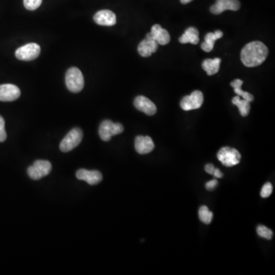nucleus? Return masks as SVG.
I'll use <instances>...</instances> for the list:
<instances>
[{
  "label": "nucleus",
  "mask_w": 275,
  "mask_h": 275,
  "mask_svg": "<svg viewBox=\"0 0 275 275\" xmlns=\"http://www.w3.org/2000/svg\"><path fill=\"white\" fill-rule=\"evenodd\" d=\"M241 7L238 0H217L214 5L210 7V12L214 15H220L224 11H237Z\"/></svg>",
  "instance_id": "obj_9"
},
{
  "label": "nucleus",
  "mask_w": 275,
  "mask_h": 275,
  "mask_svg": "<svg viewBox=\"0 0 275 275\" xmlns=\"http://www.w3.org/2000/svg\"><path fill=\"white\" fill-rule=\"evenodd\" d=\"M193 0H181V2L182 4H187L191 2Z\"/></svg>",
  "instance_id": "obj_30"
},
{
  "label": "nucleus",
  "mask_w": 275,
  "mask_h": 275,
  "mask_svg": "<svg viewBox=\"0 0 275 275\" xmlns=\"http://www.w3.org/2000/svg\"><path fill=\"white\" fill-rule=\"evenodd\" d=\"M205 170L209 174H213V172L215 170V167L212 164H208L205 166Z\"/></svg>",
  "instance_id": "obj_28"
},
{
  "label": "nucleus",
  "mask_w": 275,
  "mask_h": 275,
  "mask_svg": "<svg viewBox=\"0 0 275 275\" xmlns=\"http://www.w3.org/2000/svg\"><path fill=\"white\" fill-rule=\"evenodd\" d=\"M65 82L66 86L71 92L76 93L84 89V76L78 68H71L67 71Z\"/></svg>",
  "instance_id": "obj_2"
},
{
  "label": "nucleus",
  "mask_w": 275,
  "mask_h": 275,
  "mask_svg": "<svg viewBox=\"0 0 275 275\" xmlns=\"http://www.w3.org/2000/svg\"><path fill=\"white\" fill-rule=\"evenodd\" d=\"M158 44L151 37L146 36V38L141 41L138 47V52L142 57H150L153 53L157 52Z\"/></svg>",
  "instance_id": "obj_16"
},
{
  "label": "nucleus",
  "mask_w": 275,
  "mask_h": 275,
  "mask_svg": "<svg viewBox=\"0 0 275 275\" xmlns=\"http://www.w3.org/2000/svg\"><path fill=\"white\" fill-rule=\"evenodd\" d=\"M233 104L236 107H238V110H239L240 115L241 116H247L249 115V112H250V103L249 102L246 101V100H244V99H240L239 96H235L233 98Z\"/></svg>",
  "instance_id": "obj_21"
},
{
  "label": "nucleus",
  "mask_w": 275,
  "mask_h": 275,
  "mask_svg": "<svg viewBox=\"0 0 275 275\" xmlns=\"http://www.w3.org/2000/svg\"><path fill=\"white\" fill-rule=\"evenodd\" d=\"M20 96L21 91L17 86L9 84L0 85V101H15L18 100Z\"/></svg>",
  "instance_id": "obj_10"
},
{
  "label": "nucleus",
  "mask_w": 275,
  "mask_h": 275,
  "mask_svg": "<svg viewBox=\"0 0 275 275\" xmlns=\"http://www.w3.org/2000/svg\"><path fill=\"white\" fill-rule=\"evenodd\" d=\"M243 84V81L239 79H236V80H233L232 83H231V86L233 87L234 89L235 92L236 94L238 95V96H241L243 98L244 100H246V101L252 102L254 100V96H252L251 93L248 92H245V91H242L241 89V85Z\"/></svg>",
  "instance_id": "obj_20"
},
{
  "label": "nucleus",
  "mask_w": 275,
  "mask_h": 275,
  "mask_svg": "<svg viewBox=\"0 0 275 275\" xmlns=\"http://www.w3.org/2000/svg\"><path fill=\"white\" fill-rule=\"evenodd\" d=\"M76 178L80 181H84L90 185H96L100 183L103 180V175L98 170H88L80 169L76 174Z\"/></svg>",
  "instance_id": "obj_11"
},
{
  "label": "nucleus",
  "mask_w": 275,
  "mask_h": 275,
  "mask_svg": "<svg viewBox=\"0 0 275 275\" xmlns=\"http://www.w3.org/2000/svg\"><path fill=\"white\" fill-rule=\"evenodd\" d=\"M123 131L124 128L120 123H114L112 121L104 120L100 124L99 135L102 140L108 142L112 136L123 133Z\"/></svg>",
  "instance_id": "obj_5"
},
{
  "label": "nucleus",
  "mask_w": 275,
  "mask_h": 275,
  "mask_svg": "<svg viewBox=\"0 0 275 275\" xmlns=\"http://www.w3.org/2000/svg\"><path fill=\"white\" fill-rule=\"evenodd\" d=\"M268 55L266 45L261 41H252L247 44L241 52V62L249 68L261 65Z\"/></svg>",
  "instance_id": "obj_1"
},
{
  "label": "nucleus",
  "mask_w": 275,
  "mask_h": 275,
  "mask_svg": "<svg viewBox=\"0 0 275 275\" xmlns=\"http://www.w3.org/2000/svg\"><path fill=\"white\" fill-rule=\"evenodd\" d=\"M93 20L98 25L102 26H112L116 23V16L112 11H99L95 14Z\"/></svg>",
  "instance_id": "obj_15"
},
{
  "label": "nucleus",
  "mask_w": 275,
  "mask_h": 275,
  "mask_svg": "<svg viewBox=\"0 0 275 275\" xmlns=\"http://www.w3.org/2000/svg\"><path fill=\"white\" fill-rule=\"evenodd\" d=\"M223 36V33L221 31H216L215 32H209L205 36L204 42L202 43L201 48L206 52H210L214 48L215 41L220 39Z\"/></svg>",
  "instance_id": "obj_17"
},
{
  "label": "nucleus",
  "mask_w": 275,
  "mask_h": 275,
  "mask_svg": "<svg viewBox=\"0 0 275 275\" xmlns=\"http://www.w3.org/2000/svg\"><path fill=\"white\" fill-rule=\"evenodd\" d=\"M213 175H214V177H216L217 178H222V177H223V174H222V173L220 171V169L218 168H215Z\"/></svg>",
  "instance_id": "obj_29"
},
{
  "label": "nucleus",
  "mask_w": 275,
  "mask_h": 275,
  "mask_svg": "<svg viewBox=\"0 0 275 275\" xmlns=\"http://www.w3.org/2000/svg\"><path fill=\"white\" fill-rule=\"evenodd\" d=\"M203 94L201 91H196L190 96H186L181 101V107L185 111L200 109L203 103Z\"/></svg>",
  "instance_id": "obj_8"
},
{
  "label": "nucleus",
  "mask_w": 275,
  "mask_h": 275,
  "mask_svg": "<svg viewBox=\"0 0 275 275\" xmlns=\"http://www.w3.org/2000/svg\"><path fill=\"white\" fill-rule=\"evenodd\" d=\"M134 106L137 110L147 115H155L157 112L155 103L144 96H137L134 101Z\"/></svg>",
  "instance_id": "obj_12"
},
{
  "label": "nucleus",
  "mask_w": 275,
  "mask_h": 275,
  "mask_svg": "<svg viewBox=\"0 0 275 275\" xmlns=\"http://www.w3.org/2000/svg\"><path fill=\"white\" fill-rule=\"evenodd\" d=\"M241 155L238 150L230 147H222L217 154V158L224 166L231 167L239 164Z\"/></svg>",
  "instance_id": "obj_4"
},
{
  "label": "nucleus",
  "mask_w": 275,
  "mask_h": 275,
  "mask_svg": "<svg viewBox=\"0 0 275 275\" xmlns=\"http://www.w3.org/2000/svg\"><path fill=\"white\" fill-rule=\"evenodd\" d=\"M218 184V181L217 180H212V181L207 182L206 184V188L208 190H213L215 188L217 185Z\"/></svg>",
  "instance_id": "obj_27"
},
{
  "label": "nucleus",
  "mask_w": 275,
  "mask_h": 275,
  "mask_svg": "<svg viewBox=\"0 0 275 275\" xmlns=\"http://www.w3.org/2000/svg\"><path fill=\"white\" fill-rule=\"evenodd\" d=\"M135 147L137 152L140 155H146L155 148V144L149 136L139 135L135 138Z\"/></svg>",
  "instance_id": "obj_14"
},
{
  "label": "nucleus",
  "mask_w": 275,
  "mask_h": 275,
  "mask_svg": "<svg viewBox=\"0 0 275 275\" xmlns=\"http://www.w3.org/2000/svg\"><path fill=\"white\" fill-rule=\"evenodd\" d=\"M52 165L48 161L38 160L28 168V174L35 181L41 179L52 171Z\"/></svg>",
  "instance_id": "obj_6"
},
{
  "label": "nucleus",
  "mask_w": 275,
  "mask_h": 275,
  "mask_svg": "<svg viewBox=\"0 0 275 275\" xmlns=\"http://www.w3.org/2000/svg\"><path fill=\"white\" fill-rule=\"evenodd\" d=\"M257 233L261 238H266L268 240H271L273 238V232L265 225H258L257 228Z\"/></svg>",
  "instance_id": "obj_23"
},
{
  "label": "nucleus",
  "mask_w": 275,
  "mask_h": 275,
  "mask_svg": "<svg viewBox=\"0 0 275 275\" xmlns=\"http://www.w3.org/2000/svg\"><path fill=\"white\" fill-rule=\"evenodd\" d=\"M199 31L195 27H190L185 31L184 34L179 38L181 44L190 43L193 45H197L199 43Z\"/></svg>",
  "instance_id": "obj_18"
},
{
  "label": "nucleus",
  "mask_w": 275,
  "mask_h": 275,
  "mask_svg": "<svg viewBox=\"0 0 275 275\" xmlns=\"http://www.w3.org/2000/svg\"><path fill=\"white\" fill-rule=\"evenodd\" d=\"M272 191H273V186L271 183H266L264 186H263L262 189H261V196L262 198H267V197H269L272 194Z\"/></svg>",
  "instance_id": "obj_25"
},
{
  "label": "nucleus",
  "mask_w": 275,
  "mask_h": 275,
  "mask_svg": "<svg viewBox=\"0 0 275 275\" xmlns=\"http://www.w3.org/2000/svg\"><path fill=\"white\" fill-rule=\"evenodd\" d=\"M220 64H221V59H206L203 60L202 64V69L206 71L209 76L216 74L220 71Z\"/></svg>",
  "instance_id": "obj_19"
},
{
  "label": "nucleus",
  "mask_w": 275,
  "mask_h": 275,
  "mask_svg": "<svg viewBox=\"0 0 275 275\" xmlns=\"http://www.w3.org/2000/svg\"><path fill=\"white\" fill-rule=\"evenodd\" d=\"M6 137H7V135H6V131H5V120L0 115V142H5Z\"/></svg>",
  "instance_id": "obj_26"
},
{
  "label": "nucleus",
  "mask_w": 275,
  "mask_h": 275,
  "mask_svg": "<svg viewBox=\"0 0 275 275\" xmlns=\"http://www.w3.org/2000/svg\"><path fill=\"white\" fill-rule=\"evenodd\" d=\"M41 48L36 43H29L24 46L20 47L16 52V57L20 60L30 61L39 56Z\"/></svg>",
  "instance_id": "obj_7"
},
{
  "label": "nucleus",
  "mask_w": 275,
  "mask_h": 275,
  "mask_svg": "<svg viewBox=\"0 0 275 275\" xmlns=\"http://www.w3.org/2000/svg\"><path fill=\"white\" fill-rule=\"evenodd\" d=\"M198 215H199L201 222H203V223L210 224L213 220V213L209 210L207 206H201L200 208L199 212H198Z\"/></svg>",
  "instance_id": "obj_22"
},
{
  "label": "nucleus",
  "mask_w": 275,
  "mask_h": 275,
  "mask_svg": "<svg viewBox=\"0 0 275 275\" xmlns=\"http://www.w3.org/2000/svg\"><path fill=\"white\" fill-rule=\"evenodd\" d=\"M42 0H24V5L28 10H36L41 5Z\"/></svg>",
  "instance_id": "obj_24"
},
{
  "label": "nucleus",
  "mask_w": 275,
  "mask_h": 275,
  "mask_svg": "<svg viewBox=\"0 0 275 275\" xmlns=\"http://www.w3.org/2000/svg\"><path fill=\"white\" fill-rule=\"evenodd\" d=\"M147 36L156 41L158 45H166L170 41L169 32L159 25H153L151 32Z\"/></svg>",
  "instance_id": "obj_13"
},
{
  "label": "nucleus",
  "mask_w": 275,
  "mask_h": 275,
  "mask_svg": "<svg viewBox=\"0 0 275 275\" xmlns=\"http://www.w3.org/2000/svg\"><path fill=\"white\" fill-rule=\"evenodd\" d=\"M83 139V131L80 128H75L70 131L60 144V151L68 152L80 144Z\"/></svg>",
  "instance_id": "obj_3"
}]
</instances>
